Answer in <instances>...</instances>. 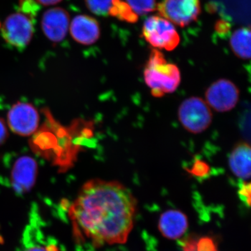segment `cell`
Returning a JSON list of instances; mask_svg holds the SVG:
<instances>
[{
	"mask_svg": "<svg viewBox=\"0 0 251 251\" xmlns=\"http://www.w3.org/2000/svg\"><path fill=\"white\" fill-rule=\"evenodd\" d=\"M137 201L117 181L89 180L69 207L74 234L94 247L125 244L134 225Z\"/></svg>",
	"mask_w": 251,
	"mask_h": 251,
	"instance_id": "1",
	"label": "cell"
},
{
	"mask_svg": "<svg viewBox=\"0 0 251 251\" xmlns=\"http://www.w3.org/2000/svg\"><path fill=\"white\" fill-rule=\"evenodd\" d=\"M144 78L153 97H162L176 90L181 75L177 66L168 62L160 51L152 50L145 65Z\"/></svg>",
	"mask_w": 251,
	"mask_h": 251,
	"instance_id": "2",
	"label": "cell"
},
{
	"mask_svg": "<svg viewBox=\"0 0 251 251\" xmlns=\"http://www.w3.org/2000/svg\"><path fill=\"white\" fill-rule=\"evenodd\" d=\"M178 117L185 129L193 134L202 133L212 122V114L206 102L199 97H192L180 105Z\"/></svg>",
	"mask_w": 251,
	"mask_h": 251,
	"instance_id": "3",
	"label": "cell"
},
{
	"mask_svg": "<svg viewBox=\"0 0 251 251\" xmlns=\"http://www.w3.org/2000/svg\"><path fill=\"white\" fill-rule=\"evenodd\" d=\"M143 35L156 49L173 50L179 45V34L171 21L159 16H151L145 21Z\"/></svg>",
	"mask_w": 251,
	"mask_h": 251,
	"instance_id": "4",
	"label": "cell"
},
{
	"mask_svg": "<svg viewBox=\"0 0 251 251\" xmlns=\"http://www.w3.org/2000/svg\"><path fill=\"white\" fill-rule=\"evenodd\" d=\"M158 14L171 23L184 27L201 14L200 0H163L156 6Z\"/></svg>",
	"mask_w": 251,
	"mask_h": 251,
	"instance_id": "5",
	"label": "cell"
},
{
	"mask_svg": "<svg viewBox=\"0 0 251 251\" xmlns=\"http://www.w3.org/2000/svg\"><path fill=\"white\" fill-rule=\"evenodd\" d=\"M7 122L14 133L21 136H29L36 133L39 128V112L32 104L17 102L8 112Z\"/></svg>",
	"mask_w": 251,
	"mask_h": 251,
	"instance_id": "6",
	"label": "cell"
},
{
	"mask_svg": "<svg viewBox=\"0 0 251 251\" xmlns=\"http://www.w3.org/2000/svg\"><path fill=\"white\" fill-rule=\"evenodd\" d=\"M5 41L10 45L23 49L32 39L34 26L27 15L16 13L6 18L1 28Z\"/></svg>",
	"mask_w": 251,
	"mask_h": 251,
	"instance_id": "7",
	"label": "cell"
},
{
	"mask_svg": "<svg viewBox=\"0 0 251 251\" xmlns=\"http://www.w3.org/2000/svg\"><path fill=\"white\" fill-rule=\"evenodd\" d=\"M206 103L216 111L227 112L237 105L239 92L233 82L226 79L216 81L206 92Z\"/></svg>",
	"mask_w": 251,
	"mask_h": 251,
	"instance_id": "8",
	"label": "cell"
},
{
	"mask_svg": "<svg viewBox=\"0 0 251 251\" xmlns=\"http://www.w3.org/2000/svg\"><path fill=\"white\" fill-rule=\"evenodd\" d=\"M38 165L35 159L29 156L18 158L11 171V185L18 194L30 191L35 184Z\"/></svg>",
	"mask_w": 251,
	"mask_h": 251,
	"instance_id": "9",
	"label": "cell"
},
{
	"mask_svg": "<svg viewBox=\"0 0 251 251\" xmlns=\"http://www.w3.org/2000/svg\"><path fill=\"white\" fill-rule=\"evenodd\" d=\"M85 1L91 12L98 16H111L128 23H135L138 21V15L122 0H85Z\"/></svg>",
	"mask_w": 251,
	"mask_h": 251,
	"instance_id": "10",
	"label": "cell"
},
{
	"mask_svg": "<svg viewBox=\"0 0 251 251\" xmlns=\"http://www.w3.org/2000/svg\"><path fill=\"white\" fill-rule=\"evenodd\" d=\"M69 15L62 8H52L44 13L41 27L46 37L52 42H59L67 35L69 27Z\"/></svg>",
	"mask_w": 251,
	"mask_h": 251,
	"instance_id": "11",
	"label": "cell"
},
{
	"mask_svg": "<svg viewBox=\"0 0 251 251\" xmlns=\"http://www.w3.org/2000/svg\"><path fill=\"white\" fill-rule=\"evenodd\" d=\"M69 27L73 39L82 45H92L100 37L98 21L90 16L86 15L75 16Z\"/></svg>",
	"mask_w": 251,
	"mask_h": 251,
	"instance_id": "12",
	"label": "cell"
},
{
	"mask_svg": "<svg viewBox=\"0 0 251 251\" xmlns=\"http://www.w3.org/2000/svg\"><path fill=\"white\" fill-rule=\"evenodd\" d=\"M158 227L163 237L176 240L182 237L187 231V216L182 211L176 209L165 211L160 216Z\"/></svg>",
	"mask_w": 251,
	"mask_h": 251,
	"instance_id": "13",
	"label": "cell"
},
{
	"mask_svg": "<svg viewBox=\"0 0 251 251\" xmlns=\"http://www.w3.org/2000/svg\"><path fill=\"white\" fill-rule=\"evenodd\" d=\"M229 166L234 175L241 179L251 178V146L246 142H239L231 151Z\"/></svg>",
	"mask_w": 251,
	"mask_h": 251,
	"instance_id": "14",
	"label": "cell"
},
{
	"mask_svg": "<svg viewBox=\"0 0 251 251\" xmlns=\"http://www.w3.org/2000/svg\"><path fill=\"white\" fill-rule=\"evenodd\" d=\"M229 46L239 58L251 59V27L235 29L229 36Z\"/></svg>",
	"mask_w": 251,
	"mask_h": 251,
	"instance_id": "15",
	"label": "cell"
},
{
	"mask_svg": "<svg viewBox=\"0 0 251 251\" xmlns=\"http://www.w3.org/2000/svg\"><path fill=\"white\" fill-rule=\"evenodd\" d=\"M44 238L40 227L34 224L29 225L23 234L21 251H57L56 246L48 244Z\"/></svg>",
	"mask_w": 251,
	"mask_h": 251,
	"instance_id": "16",
	"label": "cell"
},
{
	"mask_svg": "<svg viewBox=\"0 0 251 251\" xmlns=\"http://www.w3.org/2000/svg\"><path fill=\"white\" fill-rule=\"evenodd\" d=\"M184 246V251H218L214 241L209 237L189 239Z\"/></svg>",
	"mask_w": 251,
	"mask_h": 251,
	"instance_id": "17",
	"label": "cell"
},
{
	"mask_svg": "<svg viewBox=\"0 0 251 251\" xmlns=\"http://www.w3.org/2000/svg\"><path fill=\"white\" fill-rule=\"evenodd\" d=\"M136 15L148 14L156 9V0H125Z\"/></svg>",
	"mask_w": 251,
	"mask_h": 251,
	"instance_id": "18",
	"label": "cell"
},
{
	"mask_svg": "<svg viewBox=\"0 0 251 251\" xmlns=\"http://www.w3.org/2000/svg\"><path fill=\"white\" fill-rule=\"evenodd\" d=\"M239 194L241 199L251 206V182L243 183L239 188Z\"/></svg>",
	"mask_w": 251,
	"mask_h": 251,
	"instance_id": "19",
	"label": "cell"
},
{
	"mask_svg": "<svg viewBox=\"0 0 251 251\" xmlns=\"http://www.w3.org/2000/svg\"><path fill=\"white\" fill-rule=\"evenodd\" d=\"M8 130L4 120L0 117V145L5 143L8 138Z\"/></svg>",
	"mask_w": 251,
	"mask_h": 251,
	"instance_id": "20",
	"label": "cell"
},
{
	"mask_svg": "<svg viewBox=\"0 0 251 251\" xmlns=\"http://www.w3.org/2000/svg\"><path fill=\"white\" fill-rule=\"evenodd\" d=\"M36 1L44 6H50V5L58 4L62 0H36Z\"/></svg>",
	"mask_w": 251,
	"mask_h": 251,
	"instance_id": "21",
	"label": "cell"
},
{
	"mask_svg": "<svg viewBox=\"0 0 251 251\" xmlns=\"http://www.w3.org/2000/svg\"><path fill=\"white\" fill-rule=\"evenodd\" d=\"M31 0H29V5L33 4V2H31ZM24 3H25L24 4H25V5H24V6H23V8H24V9H25L26 11H27V10L28 9V6H27L28 1H27V0H25ZM33 9L32 6H29V10H28V13H29H29H30V9Z\"/></svg>",
	"mask_w": 251,
	"mask_h": 251,
	"instance_id": "22",
	"label": "cell"
}]
</instances>
